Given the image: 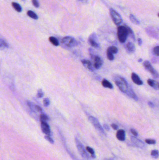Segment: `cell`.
Segmentation results:
<instances>
[{"instance_id":"44","label":"cell","mask_w":159,"mask_h":160,"mask_svg":"<svg viewBox=\"0 0 159 160\" xmlns=\"http://www.w3.org/2000/svg\"><path fill=\"white\" fill-rule=\"evenodd\" d=\"M80 1H81L82 2H84V1H85L86 0H80Z\"/></svg>"},{"instance_id":"10","label":"cell","mask_w":159,"mask_h":160,"mask_svg":"<svg viewBox=\"0 0 159 160\" xmlns=\"http://www.w3.org/2000/svg\"><path fill=\"white\" fill-rule=\"evenodd\" d=\"M41 129L43 132L48 136L51 135V129L49 125L46 122H41Z\"/></svg>"},{"instance_id":"39","label":"cell","mask_w":159,"mask_h":160,"mask_svg":"<svg viewBox=\"0 0 159 160\" xmlns=\"http://www.w3.org/2000/svg\"><path fill=\"white\" fill-rule=\"evenodd\" d=\"M111 126L112 128V129H113L115 130H118V126L117 125L115 124H112L111 125Z\"/></svg>"},{"instance_id":"22","label":"cell","mask_w":159,"mask_h":160,"mask_svg":"<svg viewBox=\"0 0 159 160\" xmlns=\"http://www.w3.org/2000/svg\"><path fill=\"white\" fill-rule=\"evenodd\" d=\"M107 51L112 52L113 54H116L118 52V49L115 46H111L108 48Z\"/></svg>"},{"instance_id":"5","label":"cell","mask_w":159,"mask_h":160,"mask_svg":"<svg viewBox=\"0 0 159 160\" xmlns=\"http://www.w3.org/2000/svg\"><path fill=\"white\" fill-rule=\"evenodd\" d=\"M76 143L77 144V146L78 148V151L79 152L80 154H81L82 156L83 157L84 159L85 160H89L90 157L88 155V153H87V151L85 150L84 146L82 145L80 141L78 140V139L76 138Z\"/></svg>"},{"instance_id":"34","label":"cell","mask_w":159,"mask_h":160,"mask_svg":"<svg viewBox=\"0 0 159 160\" xmlns=\"http://www.w3.org/2000/svg\"><path fill=\"white\" fill-rule=\"evenodd\" d=\"M145 143L148 144H156V141L155 140L152 139H146L145 140Z\"/></svg>"},{"instance_id":"9","label":"cell","mask_w":159,"mask_h":160,"mask_svg":"<svg viewBox=\"0 0 159 160\" xmlns=\"http://www.w3.org/2000/svg\"><path fill=\"white\" fill-rule=\"evenodd\" d=\"M94 60V67L95 69H98L100 68L103 64V61L100 56L95 55L94 58L92 59Z\"/></svg>"},{"instance_id":"35","label":"cell","mask_w":159,"mask_h":160,"mask_svg":"<svg viewBox=\"0 0 159 160\" xmlns=\"http://www.w3.org/2000/svg\"><path fill=\"white\" fill-rule=\"evenodd\" d=\"M44 138H45V139L46 140H48L49 142H50V143H51V144H53L54 142V140L51 138L50 136L46 135V136H45L44 137Z\"/></svg>"},{"instance_id":"41","label":"cell","mask_w":159,"mask_h":160,"mask_svg":"<svg viewBox=\"0 0 159 160\" xmlns=\"http://www.w3.org/2000/svg\"><path fill=\"white\" fill-rule=\"evenodd\" d=\"M137 42H138V44L139 45V46H141L142 44V40L141 39V38H138V40H137Z\"/></svg>"},{"instance_id":"16","label":"cell","mask_w":159,"mask_h":160,"mask_svg":"<svg viewBox=\"0 0 159 160\" xmlns=\"http://www.w3.org/2000/svg\"><path fill=\"white\" fill-rule=\"evenodd\" d=\"M125 50L129 54L133 53L135 51V46L134 44L131 42H128L125 45Z\"/></svg>"},{"instance_id":"32","label":"cell","mask_w":159,"mask_h":160,"mask_svg":"<svg viewBox=\"0 0 159 160\" xmlns=\"http://www.w3.org/2000/svg\"><path fill=\"white\" fill-rule=\"evenodd\" d=\"M50 99L48 98H45L43 100V104L45 107H48L50 105Z\"/></svg>"},{"instance_id":"36","label":"cell","mask_w":159,"mask_h":160,"mask_svg":"<svg viewBox=\"0 0 159 160\" xmlns=\"http://www.w3.org/2000/svg\"><path fill=\"white\" fill-rule=\"evenodd\" d=\"M32 3L33 5L36 8H38L39 7V3L38 0H32Z\"/></svg>"},{"instance_id":"13","label":"cell","mask_w":159,"mask_h":160,"mask_svg":"<svg viewBox=\"0 0 159 160\" xmlns=\"http://www.w3.org/2000/svg\"><path fill=\"white\" fill-rule=\"evenodd\" d=\"M126 94L129 96L130 98L133 99L135 101H138L139 100V98L136 95L135 93L133 91V89H132L131 86L130 85L126 93Z\"/></svg>"},{"instance_id":"25","label":"cell","mask_w":159,"mask_h":160,"mask_svg":"<svg viewBox=\"0 0 159 160\" xmlns=\"http://www.w3.org/2000/svg\"><path fill=\"white\" fill-rule=\"evenodd\" d=\"M40 120L41 121V122H47L49 120V119L46 114L43 113L42 114H41V115H40Z\"/></svg>"},{"instance_id":"7","label":"cell","mask_w":159,"mask_h":160,"mask_svg":"<svg viewBox=\"0 0 159 160\" xmlns=\"http://www.w3.org/2000/svg\"><path fill=\"white\" fill-rule=\"evenodd\" d=\"M89 120L90 121V122L91 123V124L93 125V126H94L98 130L102 133H103L105 135V133L104 130V129L103 128L102 126L100 125V124L98 121V120L96 118L93 117V116H89Z\"/></svg>"},{"instance_id":"18","label":"cell","mask_w":159,"mask_h":160,"mask_svg":"<svg viewBox=\"0 0 159 160\" xmlns=\"http://www.w3.org/2000/svg\"><path fill=\"white\" fill-rule=\"evenodd\" d=\"M102 86L106 88H108L110 89H112L113 88V86L112 83L110 82L107 80L106 79H103V81H102Z\"/></svg>"},{"instance_id":"38","label":"cell","mask_w":159,"mask_h":160,"mask_svg":"<svg viewBox=\"0 0 159 160\" xmlns=\"http://www.w3.org/2000/svg\"><path fill=\"white\" fill-rule=\"evenodd\" d=\"M130 131V132L132 133L134 136L137 137L138 136V133L134 129H131Z\"/></svg>"},{"instance_id":"24","label":"cell","mask_w":159,"mask_h":160,"mask_svg":"<svg viewBox=\"0 0 159 160\" xmlns=\"http://www.w3.org/2000/svg\"><path fill=\"white\" fill-rule=\"evenodd\" d=\"M129 18H130V20H131V21L132 22L133 24H137V25H139V24H140L139 21L133 15L131 14V15H130Z\"/></svg>"},{"instance_id":"31","label":"cell","mask_w":159,"mask_h":160,"mask_svg":"<svg viewBox=\"0 0 159 160\" xmlns=\"http://www.w3.org/2000/svg\"><path fill=\"white\" fill-rule=\"evenodd\" d=\"M44 93L42 89H39L37 90V96L38 98H42L44 96Z\"/></svg>"},{"instance_id":"30","label":"cell","mask_w":159,"mask_h":160,"mask_svg":"<svg viewBox=\"0 0 159 160\" xmlns=\"http://www.w3.org/2000/svg\"><path fill=\"white\" fill-rule=\"evenodd\" d=\"M1 47L8 48L9 47V44L4 39H1Z\"/></svg>"},{"instance_id":"40","label":"cell","mask_w":159,"mask_h":160,"mask_svg":"<svg viewBox=\"0 0 159 160\" xmlns=\"http://www.w3.org/2000/svg\"><path fill=\"white\" fill-rule=\"evenodd\" d=\"M103 127L104 128V129H105V130H106L107 131H110V127L108 125H107V124H104V125H103Z\"/></svg>"},{"instance_id":"29","label":"cell","mask_w":159,"mask_h":160,"mask_svg":"<svg viewBox=\"0 0 159 160\" xmlns=\"http://www.w3.org/2000/svg\"><path fill=\"white\" fill-rule=\"evenodd\" d=\"M106 55H107V58H108V59L109 61H112L114 60V55H113V54H112V52L107 51H106Z\"/></svg>"},{"instance_id":"33","label":"cell","mask_w":159,"mask_h":160,"mask_svg":"<svg viewBox=\"0 0 159 160\" xmlns=\"http://www.w3.org/2000/svg\"><path fill=\"white\" fill-rule=\"evenodd\" d=\"M153 52L156 56H159V46H156L153 49Z\"/></svg>"},{"instance_id":"28","label":"cell","mask_w":159,"mask_h":160,"mask_svg":"<svg viewBox=\"0 0 159 160\" xmlns=\"http://www.w3.org/2000/svg\"><path fill=\"white\" fill-rule=\"evenodd\" d=\"M151 155L154 158H158L159 156V151L157 150H152L151 153Z\"/></svg>"},{"instance_id":"46","label":"cell","mask_w":159,"mask_h":160,"mask_svg":"<svg viewBox=\"0 0 159 160\" xmlns=\"http://www.w3.org/2000/svg\"><path fill=\"white\" fill-rule=\"evenodd\" d=\"M158 17H159V13H158Z\"/></svg>"},{"instance_id":"2","label":"cell","mask_w":159,"mask_h":160,"mask_svg":"<svg viewBox=\"0 0 159 160\" xmlns=\"http://www.w3.org/2000/svg\"><path fill=\"white\" fill-rule=\"evenodd\" d=\"M117 36L119 41L121 43H125L128 36V31L125 26H119L117 29Z\"/></svg>"},{"instance_id":"11","label":"cell","mask_w":159,"mask_h":160,"mask_svg":"<svg viewBox=\"0 0 159 160\" xmlns=\"http://www.w3.org/2000/svg\"><path fill=\"white\" fill-rule=\"evenodd\" d=\"M131 140L132 142L136 146L139 148H143L145 147V144L141 140L137 139L136 137H131Z\"/></svg>"},{"instance_id":"19","label":"cell","mask_w":159,"mask_h":160,"mask_svg":"<svg viewBox=\"0 0 159 160\" xmlns=\"http://www.w3.org/2000/svg\"><path fill=\"white\" fill-rule=\"evenodd\" d=\"M125 27L126 28L127 31H128V36L132 38V39L134 41H135V35L133 32V31L132 29L128 26L126 25H125Z\"/></svg>"},{"instance_id":"37","label":"cell","mask_w":159,"mask_h":160,"mask_svg":"<svg viewBox=\"0 0 159 160\" xmlns=\"http://www.w3.org/2000/svg\"><path fill=\"white\" fill-rule=\"evenodd\" d=\"M154 81L155 80H152V79H149L148 80H147V83H148V84L150 86H151V87H153V85H154Z\"/></svg>"},{"instance_id":"15","label":"cell","mask_w":159,"mask_h":160,"mask_svg":"<svg viewBox=\"0 0 159 160\" xmlns=\"http://www.w3.org/2000/svg\"><path fill=\"white\" fill-rule=\"evenodd\" d=\"M131 78H132V82H133L135 84L138 85H142L143 84V82L142 80L139 77V76L137 75L135 73H132L131 75Z\"/></svg>"},{"instance_id":"27","label":"cell","mask_w":159,"mask_h":160,"mask_svg":"<svg viewBox=\"0 0 159 160\" xmlns=\"http://www.w3.org/2000/svg\"><path fill=\"white\" fill-rule=\"evenodd\" d=\"M86 150L88 151V152H89L91 154V157L93 158H96V155H95V152L94 150L89 146H87L86 147Z\"/></svg>"},{"instance_id":"42","label":"cell","mask_w":159,"mask_h":160,"mask_svg":"<svg viewBox=\"0 0 159 160\" xmlns=\"http://www.w3.org/2000/svg\"><path fill=\"white\" fill-rule=\"evenodd\" d=\"M148 105L149 107H150V108H153L154 107V104L153 103V102H152L149 101V102H148Z\"/></svg>"},{"instance_id":"20","label":"cell","mask_w":159,"mask_h":160,"mask_svg":"<svg viewBox=\"0 0 159 160\" xmlns=\"http://www.w3.org/2000/svg\"><path fill=\"white\" fill-rule=\"evenodd\" d=\"M27 104L31 110H32L34 112H37V105L34 103L33 102H31L30 101H27Z\"/></svg>"},{"instance_id":"8","label":"cell","mask_w":159,"mask_h":160,"mask_svg":"<svg viewBox=\"0 0 159 160\" xmlns=\"http://www.w3.org/2000/svg\"><path fill=\"white\" fill-rule=\"evenodd\" d=\"M88 42L93 47L96 48L100 47V44L98 43L97 36L95 33H93L90 35L88 39Z\"/></svg>"},{"instance_id":"17","label":"cell","mask_w":159,"mask_h":160,"mask_svg":"<svg viewBox=\"0 0 159 160\" xmlns=\"http://www.w3.org/2000/svg\"><path fill=\"white\" fill-rule=\"evenodd\" d=\"M116 137L120 141H124L125 139V132L124 130H118L116 133Z\"/></svg>"},{"instance_id":"45","label":"cell","mask_w":159,"mask_h":160,"mask_svg":"<svg viewBox=\"0 0 159 160\" xmlns=\"http://www.w3.org/2000/svg\"><path fill=\"white\" fill-rule=\"evenodd\" d=\"M107 160H112L111 159H107Z\"/></svg>"},{"instance_id":"4","label":"cell","mask_w":159,"mask_h":160,"mask_svg":"<svg viewBox=\"0 0 159 160\" xmlns=\"http://www.w3.org/2000/svg\"><path fill=\"white\" fill-rule=\"evenodd\" d=\"M143 66L145 69L149 72L152 75L153 78L157 79L159 78V74L152 67L151 63L147 61H145L143 63Z\"/></svg>"},{"instance_id":"23","label":"cell","mask_w":159,"mask_h":160,"mask_svg":"<svg viewBox=\"0 0 159 160\" xmlns=\"http://www.w3.org/2000/svg\"><path fill=\"white\" fill-rule=\"evenodd\" d=\"M27 15L29 17H30L34 19L37 20L38 19V16H37V15L31 10H29L28 11Z\"/></svg>"},{"instance_id":"6","label":"cell","mask_w":159,"mask_h":160,"mask_svg":"<svg viewBox=\"0 0 159 160\" xmlns=\"http://www.w3.org/2000/svg\"><path fill=\"white\" fill-rule=\"evenodd\" d=\"M62 42L64 45L69 47H73L78 44L77 41L75 39V38L70 36L64 37L62 39Z\"/></svg>"},{"instance_id":"26","label":"cell","mask_w":159,"mask_h":160,"mask_svg":"<svg viewBox=\"0 0 159 160\" xmlns=\"http://www.w3.org/2000/svg\"><path fill=\"white\" fill-rule=\"evenodd\" d=\"M12 5L14 9L17 11V12H21L22 11V7L19 4L16 3H12Z\"/></svg>"},{"instance_id":"21","label":"cell","mask_w":159,"mask_h":160,"mask_svg":"<svg viewBox=\"0 0 159 160\" xmlns=\"http://www.w3.org/2000/svg\"><path fill=\"white\" fill-rule=\"evenodd\" d=\"M49 41L51 43L55 46H58L59 44V42L57 38L54 37H51L49 38Z\"/></svg>"},{"instance_id":"1","label":"cell","mask_w":159,"mask_h":160,"mask_svg":"<svg viewBox=\"0 0 159 160\" xmlns=\"http://www.w3.org/2000/svg\"><path fill=\"white\" fill-rule=\"evenodd\" d=\"M114 81L119 89L122 93L126 94L130 85L125 79L121 76L117 75L114 77Z\"/></svg>"},{"instance_id":"43","label":"cell","mask_w":159,"mask_h":160,"mask_svg":"<svg viewBox=\"0 0 159 160\" xmlns=\"http://www.w3.org/2000/svg\"><path fill=\"white\" fill-rule=\"evenodd\" d=\"M142 61H143V60H142L141 58L139 59V60H138V62H141Z\"/></svg>"},{"instance_id":"3","label":"cell","mask_w":159,"mask_h":160,"mask_svg":"<svg viewBox=\"0 0 159 160\" xmlns=\"http://www.w3.org/2000/svg\"><path fill=\"white\" fill-rule=\"evenodd\" d=\"M110 13L112 20L116 25L119 26L122 24L123 22L122 17L114 9L111 8L110 9Z\"/></svg>"},{"instance_id":"14","label":"cell","mask_w":159,"mask_h":160,"mask_svg":"<svg viewBox=\"0 0 159 160\" xmlns=\"http://www.w3.org/2000/svg\"><path fill=\"white\" fill-rule=\"evenodd\" d=\"M82 63L84 66L88 68V69L91 72H94L95 71V69L94 66L92 65L91 61L87 60H82Z\"/></svg>"},{"instance_id":"12","label":"cell","mask_w":159,"mask_h":160,"mask_svg":"<svg viewBox=\"0 0 159 160\" xmlns=\"http://www.w3.org/2000/svg\"><path fill=\"white\" fill-rule=\"evenodd\" d=\"M146 33L148 34V35L151 38H155V39H158V35L156 32L155 30L152 27L147 28L145 30Z\"/></svg>"}]
</instances>
